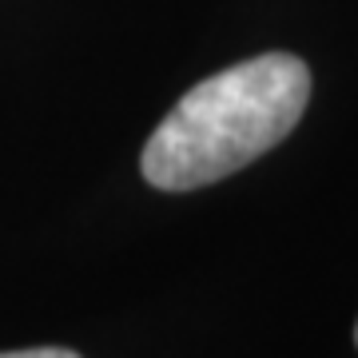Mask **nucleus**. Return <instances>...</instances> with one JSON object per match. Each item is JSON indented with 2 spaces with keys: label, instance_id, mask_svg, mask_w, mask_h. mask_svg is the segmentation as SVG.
<instances>
[{
  "label": "nucleus",
  "instance_id": "obj_1",
  "mask_svg": "<svg viewBox=\"0 0 358 358\" xmlns=\"http://www.w3.org/2000/svg\"><path fill=\"white\" fill-rule=\"evenodd\" d=\"M310 100V68L291 52H263L199 80L143 143V179L159 192H195L271 152Z\"/></svg>",
  "mask_w": 358,
  "mask_h": 358
},
{
  "label": "nucleus",
  "instance_id": "obj_2",
  "mask_svg": "<svg viewBox=\"0 0 358 358\" xmlns=\"http://www.w3.org/2000/svg\"><path fill=\"white\" fill-rule=\"evenodd\" d=\"M0 358H80L76 350H64V346H32V350H8Z\"/></svg>",
  "mask_w": 358,
  "mask_h": 358
},
{
  "label": "nucleus",
  "instance_id": "obj_3",
  "mask_svg": "<svg viewBox=\"0 0 358 358\" xmlns=\"http://www.w3.org/2000/svg\"><path fill=\"white\" fill-rule=\"evenodd\" d=\"M355 343H358V327H355Z\"/></svg>",
  "mask_w": 358,
  "mask_h": 358
}]
</instances>
